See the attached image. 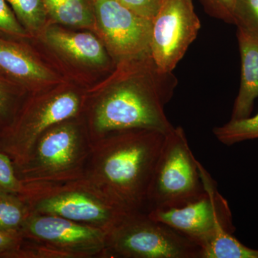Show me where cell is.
I'll return each instance as SVG.
<instances>
[{
	"label": "cell",
	"instance_id": "obj_14",
	"mask_svg": "<svg viewBox=\"0 0 258 258\" xmlns=\"http://www.w3.org/2000/svg\"><path fill=\"white\" fill-rule=\"evenodd\" d=\"M47 42L66 57L89 66H106L109 62L103 43L89 32H68L51 28L45 33Z\"/></svg>",
	"mask_w": 258,
	"mask_h": 258
},
{
	"label": "cell",
	"instance_id": "obj_6",
	"mask_svg": "<svg viewBox=\"0 0 258 258\" xmlns=\"http://www.w3.org/2000/svg\"><path fill=\"white\" fill-rule=\"evenodd\" d=\"M181 126L165 135L147 195V212L177 208L205 194L198 166Z\"/></svg>",
	"mask_w": 258,
	"mask_h": 258
},
{
	"label": "cell",
	"instance_id": "obj_1",
	"mask_svg": "<svg viewBox=\"0 0 258 258\" xmlns=\"http://www.w3.org/2000/svg\"><path fill=\"white\" fill-rule=\"evenodd\" d=\"M120 62L118 77L93 108L88 134L91 142L131 129L169 134L174 126L168 119L164 107L177 86L175 76L161 72L151 54Z\"/></svg>",
	"mask_w": 258,
	"mask_h": 258
},
{
	"label": "cell",
	"instance_id": "obj_26",
	"mask_svg": "<svg viewBox=\"0 0 258 258\" xmlns=\"http://www.w3.org/2000/svg\"><path fill=\"white\" fill-rule=\"evenodd\" d=\"M20 232L0 230V258H11L23 242Z\"/></svg>",
	"mask_w": 258,
	"mask_h": 258
},
{
	"label": "cell",
	"instance_id": "obj_10",
	"mask_svg": "<svg viewBox=\"0 0 258 258\" xmlns=\"http://www.w3.org/2000/svg\"><path fill=\"white\" fill-rule=\"evenodd\" d=\"M200 28L192 0H161L151 39V55L161 72L173 73Z\"/></svg>",
	"mask_w": 258,
	"mask_h": 258
},
{
	"label": "cell",
	"instance_id": "obj_15",
	"mask_svg": "<svg viewBox=\"0 0 258 258\" xmlns=\"http://www.w3.org/2000/svg\"><path fill=\"white\" fill-rule=\"evenodd\" d=\"M47 15L57 23L80 28L96 25L94 0H43Z\"/></svg>",
	"mask_w": 258,
	"mask_h": 258
},
{
	"label": "cell",
	"instance_id": "obj_7",
	"mask_svg": "<svg viewBox=\"0 0 258 258\" xmlns=\"http://www.w3.org/2000/svg\"><path fill=\"white\" fill-rule=\"evenodd\" d=\"M196 243L147 212L130 211L108 233L106 257L203 258Z\"/></svg>",
	"mask_w": 258,
	"mask_h": 258
},
{
	"label": "cell",
	"instance_id": "obj_13",
	"mask_svg": "<svg viewBox=\"0 0 258 258\" xmlns=\"http://www.w3.org/2000/svg\"><path fill=\"white\" fill-rule=\"evenodd\" d=\"M241 58L240 85L231 119L250 116L258 97V34L237 26Z\"/></svg>",
	"mask_w": 258,
	"mask_h": 258
},
{
	"label": "cell",
	"instance_id": "obj_17",
	"mask_svg": "<svg viewBox=\"0 0 258 258\" xmlns=\"http://www.w3.org/2000/svg\"><path fill=\"white\" fill-rule=\"evenodd\" d=\"M213 134L219 142L227 146L258 139V112L254 116L230 119L221 126L215 127Z\"/></svg>",
	"mask_w": 258,
	"mask_h": 258
},
{
	"label": "cell",
	"instance_id": "obj_23",
	"mask_svg": "<svg viewBox=\"0 0 258 258\" xmlns=\"http://www.w3.org/2000/svg\"><path fill=\"white\" fill-rule=\"evenodd\" d=\"M234 18L236 26L258 34V0H235Z\"/></svg>",
	"mask_w": 258,
	"mask_h": 258
},
{
	"label": "cell",
	"instance_id": "obj_19",
	"mask_svg": "<svg viewBox=\"0 0 258 258\" xmlns=\"http://www.w3.org/2000/svg\"><path fill=\"white\" fill-rule=\"evenodd\" d=\"M24 88L0 74V133L14 121L22 105Z\"/></svg>",
	"mask_w": 258,
	"mask_h": 258
},
{
	"label": "cell",
	"instance_id": "obj_16",
	"mask_svg": "<svg viewBox=\"0 0 258 258\" xmlns=\"http://www.w3.org/2000/svg\"><path fill=\"white\" fill-rule=\"evenodd\" d=\"M30 215L28 205L19 195L0 191V230L20 232Z\"/></svg>",
	"mask_w": 258,
	"mask_h": 258
},
{
	"label": "cell",
	"instance_id": "obj_24",
	"mask_svg": "<svg viewBox=\"0 0 258 258\" xmlns=\"http://www.w3.org/2000/svg\"><path fill=\"white\" fill-rule=\"evenodd\" d=\"M204 9L212 18L235 25V0H200Z\"/></svg>",
	"mask_w": 258,
	"mask_h": 258
},
{
	"label": "cell",
	"instance_id": "obj_8",
	"mask_svg": "<svg viewBox=\"0 0 258 258\" xmlns=\"http://www.w3.org/2000/svg\"><path fill=\"white\" fill-rule=\"evenodd\" d=\"M81 104V97L71 91L23 103L13 123L0 133V152L11 158L15 167L21 165L42 134L77 116Z\"/></svg>",
	"mask_w": 258,
	"mask_h": 258
},
{
	"label": "cell",
	"instance_id": "obj_12",
	"mask_svg": "<svg viewBox=\"0 0 258 258\" xmlns=\"http://www.w3.org/2000/svg\"><path fill=\"white\" fill-rule=\"evenodd\" d=\"M0 74L24 89L39 83L51 82L55 79L31 51L19 40L0 35Z\"/></svg>",
	"mask_w": 258,
	"mask_h": 258
},
{
	"label": "cell",
	"instance_id": "obj_2",
	"mask_svg": "<svg viewBox=\"0 0 258 258\" xmlns=\"http://www.w3.org/2000/svg\"><path fill=\"white\" fill-rule=\"evenodd\" d=\"M164 138L149 129L108 134L92 142L83 177L125 210L147 212L148 190Z\"/></svg>",
	"mask_w": 258,
	"mask_h": 258
},
{
	"label": "cell",
	"instance_id": "obj_21",
	"mask_svg": "<svg viewBox=\"0 0 258 258\" xmlns=\"http://www.w3.org/2000/svg\"><path fill=\"white\" fill-rule=\"evenodd\" d=\"M23 189V182L19 179L11 158L0 152V191L20 195Z\"/></svg>",
	"mask_w": 258,
	"mask_h": 258
},
{
	"label": "cell",
	"instance_id": "obj_9",
	"mask_svg": "<svg viewBox=\"0 0 258 258\" xmlns=\"http://www.w3.org/2000/svg\"><path fill=\"white\" fill-rule=\"evenodd\" d=\"M198 166L205 191L201 198L181 208L152 210L148 214L193 241L203 254L214 239L227 232L233 234L235 228L230 206L219 192L217 183L200 161Z\"/></svg>",
	"mask_w": 258,
	"mask_h": 258
},
{
	"label": "cell",
	"instance_id": "obj_3",
	"mask_svg": "<svg viewBox=\"0 0 258 258\" xmlns=\"http://www.w3.org/2000/svg\"><path fill=\"white\" fill-rule=\"evenodd\" d=\"M23 184L24 189L19 196L32 214L55 215L103 229L108 233L130 212L84 177L57 182Z\"/></svg>",
	"mask_w": 258,
	"mask_h": 258
},
{
	"label": "cell",
	"instance_id": "obj_4",
	"mask_svg": "<svg viewBox=\"0 0 258 258\" xmlns=\"http://www.w3.org/2000/svg\"><path fill=\"white\" fill-rule=\"evenodd\" d=\"M71 119L54 125L42 134L23 164L15 167L23 183L57 182L83 178L92 142L88 134L83 133L81 125Z\"/></svg>",
	"mask_w": 258,
	"mask_h": 258
},
{
	"label": "cell",
	"instance_id": "obj_18",
	"mask_svg": "<svg viewBox=\"0 0 258 258\" xmlns=\"http://www.w3.org/2000/svg\"><path fill=\"white\" fill-rule=\"evenodd\" d=\"M203 258H258V249L244 245L232 233H225L203 249Z\"/></svg>",
	"mask_w": 258,
	"mask_h": 258
},
{
	"label": "cell",
	"instance_id": "obj_11",
	"mask_svg": "<svg viewBox=\"0 0 258 258\" xmlns=\"http://www.w3.org/2000/svg\"><path fill=\"white\" fill-rule=\"evenodd\" d=\"M96 25L118 62L151 54L152 20L136 14L118 0H94Z\"/></svg>",
	"mask_w": 258,
	"mask_h": 258
},
{
	"label": "cell",
	"instance_id": "obj_20",
	"mask_svg": "<svg viewBox=\"0 0 258 258\" xmlns=\"http://www.w3.org/2000/svg\"><path fill=\"white\" fill-rule=\"evenodd\" d=\"M17 18L28 32L38 31L46 21L43 0H7Z\"/></svg>",
	"mask_w": 258,
	"mask_h": 258
},
{
	"label": "cell",
	"instance_id": "obj_25",
	"mask_svg": "<svg viewBox=\"0 0 258 258\" xmlns=\"http://www.w3.org/2000/svg\"><path fill=\"white\" fill-rule=\"evenodd\" d=\"M118 1L136 14L152 20L157 14L161 0H118Z\"/></svg>",
	"mask_w": 258,
	"mask_h": 258
},
{
	"label": "cell",
	"instance_id": "obj_5",
	"mask_svg": "<svg viewBox=\"0 0 258 258\" xmlns=\"http://www.w3.org/2000/svg\"><path fill=\"white\" fill-rule=\"evenodd\" d=\"M13 258L106 257L108 232L51 215L30 213Z\"/></svg>",
	"mask_w": 258,
	"mask_h": 258
},
{
	"label": "cell",
	"instance_id": "obj_22",
	"mask_svg": "<svg viewBox=\"0 0 258 258\" xmlns=\"http://www.w3.org/2000/svg\"><path fill=\"white\" fill-rule=\"evenodd\" d=\"M28 35V32L19 22L7 0H0V35L22 40Z\"/></svg>",
	"mask_w": 258,
	"mask_h": 258
}]
</instances>
